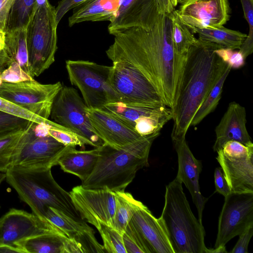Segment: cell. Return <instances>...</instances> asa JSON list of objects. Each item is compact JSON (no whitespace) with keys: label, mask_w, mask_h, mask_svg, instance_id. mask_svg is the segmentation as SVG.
<instances>
[{"label":"cell","mask_w":253,"mask_h":253,"mask_svg":"<svg viewBox=\"0 0 253 253\" xmlns=\"http://www.w3.org/2000/svg\"><path fill=\"white\" fill-rule=\"evenodd\" d=\"M102 109L133 128L141 136L160 133L172 117L171 109L163 103L118 101L108 103Z\"/></svg>","instance_id":"8fae6325"},{"label":"cell","mask_w":253,"mask_h":253,"mask_svg":"<svg viewBox=\"0 0 253 253\" xmlns=\"http://www.w3.org/2000/svg\"><path fill=\"white\" fill-rule=\"evenodd\" d=\"M5 32L0 30V51L3 50L5 45Z\"/></svg>","instance_id":"f907efd6"},{"label":"cell","mask_w":253,"mask_h":253,"mask_svg":"<svg viewBox=\"0 0 253 253\" xmlns=\"http://www.w3.org/2000/svg\"><path fill=\"white\" fill-rule=\"evenodd\" d=\"M96 229L101 236L106 253H126L122 234L111 226L102 223H100Z\"/></svg>","instance_id":"836d02e7"},{"label":"cell","mask_w":253,"mask_h":253,"mask_svg":"<svg viewBox=\"0 0 253 253\" xmlns=\"http://www.w3.org/2000/svg\"><path fill=\"white\" fill-rule=\"evenodd\" d=\"M176 12L188 28H218L230 17L228 0H185Z\"/></svg>","instance_id":"e0dca14e"},{"label":"cell","mask_w":253,"mask_h":253,"mask_svg":"<svg viewBox=\"0 0 253 253\" xmlns=\"http://www.w3.org/2000/svg\"><path fill=\"white\" fill-rule=\"evenodd\" d=\"M253 225V193L232 192L225 196L220 212L214 248L224 246L231 239Z\"/></svg>","instance_id":"5bb4252c"},{"label":"cell","mask_w":253,"mask_h":253,"mask_svg":"<svg viewBox=\"0 0 253 253\" xmlns=\"http://www.w3.org/2000/svg\"><path fill=\"white\" fill-rule=\"evenodd\" d=\"M24 253L20 248L11 245L2 244L0 245V253Z\"/></svg>","instance_id":"c3c4849f"},{"label":"cell","mask_w":253,"mask_h":253,"mask_svg":"<svg viewBox=\"0 0 253 253\" xmlns=\"http://www.w3.org/2000/svg\"><path fill=\"white\" fill-rule=\"evenodd\" d=\"M0 78L2 82L8 83H17L23 81L31 80L34 78L26 74L16 63L12 62L0 74Z\"/></svg>","instance_id":"ab89813d"},{"label":"cell","mask_w":253,"mask_h":253,"mask_svg":"<svg viewBox=\"0 0 253 253\" xmlns=\"http://www.w3.org/2000/svg\"><path fill=\"white\" fill-rule=\"evenodd\" d=\"M15 0H0V30L5 32L9 14Z\"/></svg>","instance_id":"ee69618b"},{"label":"cell","mask_w":253,"mask_h":253,"mask_svg":"<svg viewBox=\"0 0 253 253\" xmlns=\"http://www.w3.org/2000/svg\"><path fill=\"white\" fill-rule=\"evenodd\" d=\"M66 68L70 83L80 90L87 108L102 109L108 103L119 101L109 82L111 66L68 60Z\"/></svg>","instance_id":"52a82bcc"},{"label":"cell","mask_w":253,"mask_h":253,"mask_svg":"<svg viewBox=\"0 0 253 253\" xmlns=\"http://www.w3.org/2000/svg\"><path fill=\"white\" fill-rule=\"evenodd\" d=\"M42 124L38 132L32 122L17 145L11 158V166L22 168H51L57 165L67 146L59 142L47 132L48 124Z\"/></svg>","instance_id":"ba28073f"},{"label":"cell","mask_w":253,"mask_h":253,"mask_svg":"<svg viewBox=\"0 0 253 253\" xmlns=\"http://www.w3.org/2000/svg\"><path fill=\"white\" fill-rule=\"evenodd\" d=\"M122 0H85L74 8L68 18L70 27L87 21L111 22L115 17Z\"/></svg>","instance_id":"603a6c76"},{"label":"cell","mask_w":253,"mask_h":253,"mask_svg":"<svg viewBox=\"0 0 253 253\" xmlns=\"http://www.w3.org/2000/svg\"><path fill=\"white\" fill-rule=\"evenodd\" d=\"M109 82L118 96L119 101L164 104L152 84L138 70L126 62H113Z\"/></svg>","instance_id":"4fadbf2b"},{"label":"cell","mask_w":253,"mask_h":253,"mask_svg":"<svg viewBox=\"0 0 253 253\" xmlns=\"http://www.w3.org/2000/svg\"><path fill=\"white\" fill-rule=\"evenodd\" d=\"M189 28L193 33L197 34L200 40L233 50L239 49L247 36L246 34L227 29L223 26L216 28Z\"/></svg>","instance_id":"484cf974"},{"label":"cell","mask_w":253,"mask_h":253,"mask_svg":"<svg viewBox=\"0 0 253 253\" xmlns=\"http://www.w3.org/2000/svg\"><path fill=\"white\" fill-rule=\"evenodd\" d=\"M122 236L126 253H147L137 234L129 222Z\"/></svg>","instance_id":"8d00e7d4"},{"label":"cell","mask_w":253,"mask_h":253,"mask_svg":"<svg viewBox=\"0 0 253 253\" xmlns=\"http://www.w3.org/2000/svg\"><path fill=\"white\" fill-rule=\"evenodd\" d=\"M217 153L216 159L231 191L253 193V144L228 141Z\"/></svg>","instance_id":"7c38bea8"},{"label":"cell","mask_w":253,"mask_h":253,"mask_svg":"<svg viewBox=\"0 0 253 253\" xmlns=\"http://www.w3.org/2000/svg\"><path fill=\"white\" fill-rule=\"evenodd\" d=\"M185 0H177V3H182L183 2H184Z\"/></svg>","instance_id":"db71d44e"},{"label":"cell","mask_w":253,"mask_h":253,"mask_svg":"<svg viewBox=\"0 0 253 253\" xmlns=\"http://www.w3.org/2000/svg\"><path fill=\"white\" fill-rule=\"evenodd\" d=\"M214 183L216 191L224 197L231 192L221 168L214 171Z\"/></svg>","instance_id":"7bdbcfd3"},{"label":"cell","mask_w":253,"mask_h":253,"mask_svg":"<svg viewBox=\"0 0 253 253\" xmlns=\"http://www.w3.org/2000/svg\"><path fill=\"white\" fill-rule=\"evenodd\" d=\"M225 246H219L214 249H207L206 253H226Z\"/></svg>","instance_id":"681fc988"},{"label":"cell","mask_w":253,"mask_h":253,"mask_svg":"<svg viewBox=\"0 0 253 253\" xmlns=\"http://www.w3.org/2000/svg\"><path fill=\"white\" fill-rule=\"evenodd\" d=\"M12 63L4 50L0 51V70L3 71Z\"/></svg>","instance_id":"7dc6e473"},{"label":"cell","mask_w":253,"mask_h":253,"mask_svg":"<svg viewBox=\"0 0 253 253\" xmlns=\"http://www.w3.org/2000/svg\"><path fill=\"white\" fill-rule=\"evenodd\" d=\"M115 209L111 227L123 234L133 214L144 205L125 190L115 191Z\"/></svg>","instance_id":"83f0119b"},{"label":"cell","mask_w":253,"mask_h":253,"mask_svg":"<svg viewBox=\"0 0 253 253\" xmlns=\"http://www.w3.org/2000/svg\"><path fill=\"white\" fill-rule=\"evenodd\" d=\"M85 0H60L57 6L55 8L56 22L57 24L64 15L69 10L74 8L77 5Z\"/></svg>","instance_id":"b9f144b4"},{"label":"cell","mask_w":253,"mask_h":253,"mask_svg":"<svg viewBox=\"0 0 253 253\" xmlns=\"http://www.w3.org/2000/svg\"><path fill=\"white\" fill-rule=\"evenodd\" d=\"M171 39L175 58L186 56L192 44L196 42L191 30L184 24L174 9L172 12Z\"/></svg>","instance_id":"f1b7e54d"},{"label":"cell","mask_w":253,"mask_h":253,"mask_svg":"<svg viewBox=\"0 0 253 253\" xmlns=\"http://www.w3.org/2000/svg\"><path fill=\"white\" fill-rule=\"evenodd\" d=\"M87 107L76 89L63 85L54 100L50 117L52 121L76 134L85 144L97 148L104 142L90 124Z\"/></svg>","instance_id":"9c48e42d"},{"label":"cell","mask_w":253,"mask_h":253,"mask_svg":"<svg viewBox=\"0 0 253 253\" xmlns=\"http://www.w3.org/2000/svg\"><path fill=\"white\" fill-rule=\"evenodd\" d=\"M216 140L213 147L217 152L226 142L236 141L245 145L253 144L246 127V112L239 104L231 102L215 128Z\"/></svg>","instance_id":"7402d4cb"},{"label":"cell","mask_w":253,"mask_h":253,"mask_svg":"<svg viewBox=\"0 0 253 253\" xmlns=\"http://www.w3.org/2000/svg\"><path fill=\"white\" fill-rule=\"evenodd\" d=\"M173 144L178 163L176 177L184 184L190 193L197 209L198 219L202 222L203 211L208 199L203 196L200 190L199 179L202 169L201 161L195 158L185 138L176 141Z\"/></svg>","instance_id":"44dd1931"},{"label":"cell","mask_w":253,"mask_h":253,"mask_svg":"<svg viewBox=\"0 0 253 253\" xmlns=\"http://www.w3.org/2000/svg\"><path fill=\"white\" fill-rule=\"evenodd\" d=\"M160 217L174 253H206L207 248L202 222L192 212L182 183L176 177L166 186Z\"/></svg>","instance_id":"5b68a950"},{"label":"cell","mask_w":253,"mask_h":253,"mask_svg":"<svg viewBox=\"0 0 253 253\" xmlns=\"http://www.w3.org/2000/svg\"><path fill=\"white\" fill-rule=\"evenodd\" d=\"M0 111L38 124L46 123L49 120H45L25 108L0 97Z\"/></svg>","instance_id":"d590c367"},{"label":"cell","mask_w":253,"mask_h":253,"mask_svg":"<svg viewBox=\"0 0 253 253\" xmlns=\"http://www.w3.org/2000/svg\"><path fill=\"white\" fill-rule=\"evenodd\" d=\"M244 17L249 27L247 37L253 38V0H240Z\"/></svg>","instance_id":"f6af8a7d"},{"label":"cell","mask_w":253,"mask_h":253,"mask_svg":"<svg viewBox=\"0 0 253 253\" xmlns=\"http://www.w3.org/2000/svg\"><path fill=\"white\" fill-rule=\"evenodd\" d=\"M69 194L83 220L85 219L96 228L101 223L112 226L115 209V192L86 188L81 185L72 188Z\"/></svg>","instance_id":"9a60e30c"},{"label":"cell","mask_w":253,"mask_h":253,"mask_svg":"<svg viewBox=\"0 0 253 253\" xmlns=\"http://www.w3.org/2000/svg\"><path fill=\"white\" fill-rule=\"evenodd\" d=\"M172 13L158 11L148 29L133 27L114 35L106 53L112 62H126L155 86L164 104L172 108L178 75L171 39Z\"/></svg>","instance_id":"6da1fadb"},{"label":"cell","mask_w":253,"mask_h":253,"mask_svg":"<svg viewBox=\"0 0 253 253\" xmlns=\"http://www.w3.org/2000/svg\"><path fill=\"white\" fill-rule=\"evenodd\" d=\"M51 169L10 167L5 172V179L20 199L41 219L46 220V209L50 207L77 220H83L73 205L69 193L54 180Z\"/></svg>","instance_id":"277c9868"},{"label":"cell","mask_w":253,"mask_h":253,"mask_svg":"<svg viewBox=\"0 0 253 253\" xmlns=\"http://www.w3.org/2000/svg\"><path fill=\"white\" fill-rule=\"evenodd\" d=\"M172 6L175 8L178 4L177 0H170Z\"/></svg>","instance_id":"f5cc1de1"},{"label":"cell","mask_w":253,"mask_h":253,"mask_svg":"<svg viewBox=\"0 0 253 253\" xmlns=\"http://www.w3.org/2000/svg\"><path fill=\"white\" fill-rule=\"evenodd\" d=\"M160 133L140 137L120 148L107 144L97 148L98 159L89 177L82 182L86 188L125 190L137 172L148 165L150 150Z\"/></svg>","instance_id":"3957f363"},{"label":"cell","mask_w":253,"mask_h":253,"mask_svg":"<svg viewBox=\"0 0 253 253\" xmlns=\"http://www.w3.org/2000/svg\"><path fill=\"white\" fill-rule=\"evenodd\" d=\"M129 223L147 253H174L167 229L160 217L156 218L144 205L137 210Z\"/></svg>","instance_id":"ac0fdd59"},{"label":"cell","mask_w":253,"mask_h":253,"mask_svg":"<svg viewBox=\"0 0 253 253\" xmlns=\"http://www.w3.org/2000/svg\"><path fill=\"white\" fill-rule=\"evenodd\" d=\"M62 86L60 82L43 84L34 79L17 83L2 82L0 97L48 120L54 100Z\"/></svg>","instance_id":"30bf717a"},{"label":"cell","mask_w":253,"mask_h":253,"mask_svg":"<svg viewBox=\"0 0 253 253\" xmlns=\"http://www.w3.org/2000/svg\"><path fill=\"white\" fill-rule=\"evenodd\" d=\"M32 123L26 128L0 136V172L5 173L10 167L12 155Z\"/></svg>","instance_id":"d6a6232c"},{"label":"cell","mask_w":253,"mask_h":253,"mask_svg":"<svg viewBox=\"0 0 253 253\" xmlns=\"http://www.w3.org/2000/svg\"><path fill=\"white\" fill-rule=\"evenodd\" d=\"M157 1L159 10L162 12L169 14L175 9L172 6L170 0H157Z\"/></svg>","instance_id":"bcb514c9"},{"label":"cell","mask_w":253,"mask_h":253,"mask_svg":"<svg viewBox=\"0 0 253 253\" xmlns=\"http://www.w3.org/2000/svg\"><path fill=\"white\" fill-rule=\"evenodd\" d=\"M98 159L97 148L78 150L75 146H67L57 162L65 172L78 176L82 182L91 174Z\"/></svg>","instance_id":"cb8c5ba5"},{"label":"cell","mask_w":253,"mask_h":253,"mask_svg":"<svg viewBox=\"0 0 253 253\" xmlns=\"http://www.w3.org/2000/svg\"><path fill=\"white\" fill-rule=\"evenodd\" d=\"M231 69V68L230 67L226 70L211 90L195 114L191 122L190 126L198 125L207 115L214 110L221 97L223 84Z\"/></svg>","instance_id":"1f68e13d"},{"label":"cell","mask_w":253,"mask_h":253,"mask_svg":"<svg viewBox=\"0 0 253 253\" xmlns=\"http://www.w3.org/2000/svg\"><path fill=\"white\" fill-rule=\"evenodd\" d=\"M159 10L157 0H122L108 32L114 36L133 27L147 29Z\"/></svg>","instance_id":"ffe728a7"},{"label":"cell","mask_w":253,"mask_h":253,"mask_svg":"<svg viewBox=\"0 0 253 253\" xmlns=\"http://www.w3.org/2000/svg\"><path fill=\"white\" fill-rule=\"evenodd\" d=\"M68 238L61 231L49 232L20 241L15 246L24 253H65Z\"/></svg>","instance_id":"d4e9b609"},{"label":"cell","mask_w":253,"mask_h":253,"mask_svg":"<svg viewBox=\"0 0 253 253\" xmlns=\"http://www.w3.org/2000/svg\"><path fill=\"white\" fill-rule=\"evenodd\" d=\"M3 50L12 62L17 64L23 71L32 77L29 63L26 29L5 32Z\"/></svg>","instance_id":"4316f807"},{"label":"cell","mask_w":253,"mask_h":253,"mask_svg":"<svg viewBox=\"0 0 253 253\" xmlns=\"http://www.w3.org/2000/svg\"><path fill=\"white\" fill-rule=\"evenodd\" d=\"M44 218L69 238H73L78 233L91 229L83 220H77L50 207L46 208Z\"/></svg>","instance_id":"f546056e"},{"label":"cell","mask_w":253,"mask_h":253,"mask_svg":"<svg viewBox=\"0 0 253 253\" xmlns=\"http://www.w3.org/2000/svg\"><path fill=\"white\" fill-rule=\"evenodd\" d=\"M38 0H15L9 14L5 32L26 29L38 4Z\"/></svg>","instance_id":"4dcf8cb0"},{"label":"cell","mask_w":253,"mask_h":253,"mask_svg":"<svg viewBox=\"0 0 253 253\" xmlns=\"http://www.w3.org/2000/svg\"><path fill=\"white\" fill-rule=\"evenodd\" d=\"M215 52L231 69H237L245 65L246 59L239 50L221 47L216 49Z\"/></svg>","instance_id":"f35d334b"},{"label":"cell","mask_w":253,"mask_h":253,"mask_svg":"<svg viewBox=\"0 0 253 253\" xmlns=\"http://www.w3.org/2000/svg\"><path fill=\"white\" fill-rule=\"evenodd\" d=\"M3 71H1V70H0V74L2 73Z\"/></svg>","instance_id":"11a10c76"},{"label":"cell","mask_w":253,"mask_h":253,"mask_svg":"<svg viewBox=\"0 0 253 253\" xmlns=\"http://www.w3.org/2000/svg\"><path fill=\"white\" fill-rule=\"evenodd\" d=\"M47 132L50 135L66 146H79L84 148L85 145L71 130L52 121L48 124Z\"/></svg>","instance_id":"e575fe53"},{"label":"cell","mask_w":253,"mask_h":253,"mask_svg":"<svg viewBox=\"0 0 253 253\" xmlns=\"http://www.w3.org/2000/svg\"><path fill=\"white\" fill-rule=\"evenodd\" d=\"M253 235V225L246 228L239 235V238L231 253H248V245Z\"/></svg>","instance_id":"60d3db41"},{"label":"cell","mask_w":253,"mask_h":253,"mask_svg":"<svg viewBox=\"0 0 253 253\" xmlns=\"http://www.w3.org/2000/svg\"><path fill=\"white\" fill-rule=\"evenodd\" d=\"M6 178V173H0V184L3 181V180Z\"/></svg>","instance_id":"816d5d0a"},{"label":"cell","mask_w":253,"mask_h":253,"mask_svg":"<svg viewBox=\"0 0 253 253\" xmlns=\"http://www.w3.org/2000/svg\"><path fill=\"white\" fill-rule=\"evenodd\" d=\"M53 231H61L48 220L25 211L11 209L0 218V245L16 247L20 241Z\"/></svg>","instance_id":"2e32d148"},{"label":"cell","mask_w":253,"mask_h":253,"mask_svg":"<svg viewBox=\"0 0 253 253\" xmlns=\"http://www.w3.org/2000/svg\"><path fill=\"white\" fill-rule=\"evenodd\" d=\"M221 47H223L197 39L183 58L171 109L173 143L185 138L196 111L230 67L215 52Z\"/></svg>","instance_id":"7a4b0ae2"},{"label":"cell","mask_w":253,"mask_h":253,"mask_svg":"<svg viewBox=\"0 0 253 253\" xmlns=\"http://www.w3.org/2000/svg\"><path fill=\"white\" fill-rule=\"evenodd\" d=\"M57 25L55 8L48 0L38 5L26 28L29 63L33 78L41 75L55 61Z\"/></svg>","instance_id":"8992f818"},{"label":"cell","mask_w":253,"mask_h":253,"mask_svg":"<svg viewBox=\"0 0 253 253\" xmlns=\"http://www.w3.org/2000/svg\"><path fill=\"white\" fill-rule=\"evenodd\" d=\"M85 111L95 133L104 144L120 148L142 137L133 128L103 109L87 107Z\"/></svg>","instance_id":"d6986e66"},{"label":"cell","mask_w":253,"mask_h":253,"mask_svg":"<svg viewBox=\"0 0 253 253\" xmlns=\"http://www.w3.org/2000/svg\"><path fill=\"white\" fill-rule=\"evenodd\" d=\"M31 122L0 111V136L26 128Z\"/></svg>","instance_id":"74e56055"}]
</instances>
